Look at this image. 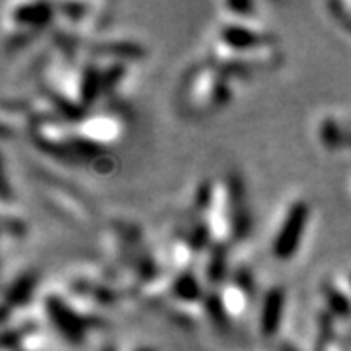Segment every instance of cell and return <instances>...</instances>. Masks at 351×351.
I'll return each instance as SVG.
<instances>
[{
  "label": "cell",
  "instance_id": "8",
  "mask_svg": "<svg viewBox=\"0 0 351 351\" xmlns=\"http://www.w3.org/2000/svg\"><path fill=\"white\" fill-rule=\"evenodd\" d=\"M51 6L49 4H24L14 12V20L22 22V24L41 25L49 22Z\"/></svg>",
  "mask_w": 351,
  "mask_h": 351
},
{
  "label": "cell",
  "instance_id": "6",
  "mask_svg": "<svg viewBox=\"0 0 351 351\" xmlns=\"http://www.w3.org/2000/svg\"><path fill=\"white\" fill-rule=\"evenodd\" d=\"M172 293L176 299L184 302H193L201 297V285L197 281V277L193 276L191 271H184L176 277L172 283Z\"/></svg>",
  "mask_w": 351,
  "mask_h": 351
},
{
  "label": "cell",
  "instance_id": "2",
  "mask_svg": "<svg viewBox=\"0 0 351 351\" xmlns=\"http://www.w3.org/2000/svg\"><path fill=\"white\" fill-rule=\"evenodd\" d=\"M45 306H47L51 322L57 326V330H59L71 343L78 346V343L84 339V330H86L84 320H82L69 304H64L63 301H59L57 297H49Z\"/></svg>",
  "mask_w": 351,
  "mask_h": 351
},
{
  "label": "cell",
  "instance_id": "4",
  "mask_svg": "<svg viewBox=\"0 0 351 351\" xmlns=\"http://www.w3.org/2000/svg\"><path fill=\"white\" fill-rule=\"evenodd\" d=\"M221 38L230 49H252L254 45L260 43V36L254 29H248L239 24L225 25Z\"/></svg>",
  "mask_w": 351,
  "mask_h": 351
},
{
  "label": "cell",
  "instance_id": "1",
  "mask_svg": "<svg viewBox=\"0 0 351 351\" xmlns=\"http://www.w3.org/2000/svg\"><path fill=\"white\" fill-rule=\"evenodd\" d=\"M306 219H308V207L306 203L297 201L293 203V207L289 209L287 217L283 221V225L277 232L276 242H274V254L281 260H289L297 248H299V242L302 239V230L306 225Z\"/></svg>",
  "mask_w": 351,
  "mask_h": 351
},
{
  "label": "cell",
  "instance_id": "11",
  "mask_svg": "<svg viewBox=\"0 0 351 351\" xmlns=\"http://www.w3.org/2000/svg\"><path fill=\"white\" fill-rule=\"evenodd\" d=\"M326 301L328 304H330V308H332L336 314L348 316V314L351 313L350 301H348L339 291H336V289H332V287L326 289Z\"/></svg>",
  "mask_w": 351,
  "mask_h": 351
},
{
  "label": "cell",
  "instance_id": "13",
  "mask_svg": "<svg viewBox=\"0 0 351 351\" xmlns=\"http://www.w3.org/2000/svg\"><path fill=\"white\" fill-rule=\"evenodd\" d=\"M104 351H115L113 348H108V350H104Z\"/></svg>",
  "mask_w": 351,
  "mask_h": 351
},
{
  "label": "cell",
  "instance_id": "10",
  "mask_svg": "<svg viewBox=\"0 0 351 351\" xmlns=\"http://www.w3.org/2000/svg\"><path fill=\"white\" fill-rule=\"evenodd\" d=\"M225 248H215L213 256L209 260V267H207V277L213 281V283H219L223 277H225Z\"/></svg>",
  "mask_w": 351,
  "mask_h": 351
},
{
  "label": "cell",
  "instance_id": "5",
  "mask_svg": "<svg viewBox=\"0 0 351 351\" xmlns=\"http://www.w3.org/2000/svg\"><path fill=\"white\" fill-rule=\"evenodd\" d=\"M82 137L88 143L92 145H98V143H104V141H112L115 135H117V127H115V121L110 119V117H96V119H90L86 125H82Z\"/></svg>",
  "mask_w": 351,
  "mask_h": 351
},
{
  "label": "cell",
  "instance_id": "3",
  "mask_svg": "<svg viewBox=\"0 0 351 351\" xmlns=\"http://www.w3.org/2000/svg\"><path fill=\"white\" fill-rule=\"evenodd\" d=\"M283 304H285V295L283 289H271L267 291L262 304V314H260V328L263 336H274L279 330V322L283 316Z\"/></svg>",
  "mask_w": 351,
  "mask_h": 351
},
{
  "label": "cell",
  "instance_id": "7",
  "mask_svg": "<svg viewBox=\"0 0 351 351\" xmlns=\"http://www.w3.org/2000/svg\"><path fill=\"white\" fill-rule=\"evenodd\" d=\"M34 287H36V277L32 276V274L18 277L12 285L6 289V302H12L16 306H22V304L29 301V297L34 293Z\"/></svg>",
  "mask_w": 351,
  "mask_h": 351
},
{
  "label": "cell",
  "instance_id": "12",
  "mask_svg": "<svg viewBox=\"0 0 351 351\" xmlns=\"http://www.w3.org/2000/svg\"><path fill=\"white\" fill-rule=\"evenodd\" d=\"M137 351H152V350H149V348H141V350H137Z\"/></svg>",
  "mask_w": 351,
  "mask_h": 351
},
{
  "label": "cell",
  "instance_id": "9",
  "mask_svg": "<svg viewBox=\"0 0 351 351\" xmlns=\"http://www.w3.org/2000/svg\"><path fill=\"white\" fill-rule=\"evenodd\" d=\"M104 86V82H101V75L96 71V69H86L84 73H82V80H80V90H78V96L82 98L84 104H90V101H94L98 98V92H100V88Z\"/></svg>",
  "mask_w": 351,
  "mask_h": 351
}]
</instances>
